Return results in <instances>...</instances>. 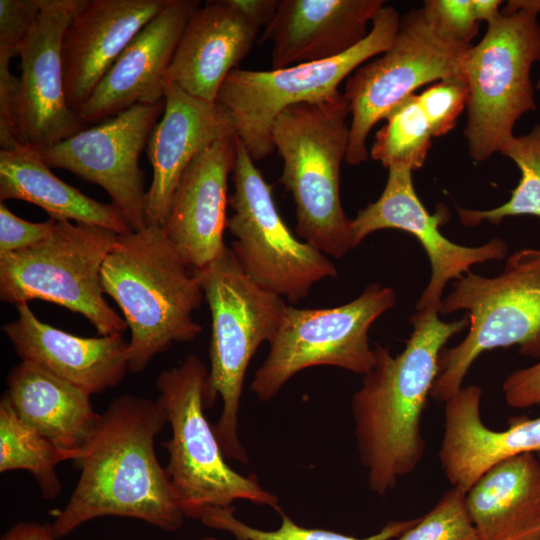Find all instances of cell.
<instances>
[{"label":"cell","mask_w":540,"mask_h":540,"mask_svg":"<svg viewBox=\"0 0 540 540\" xmlns=\"http://www.w3.org/2000/svg\"><path fill=\"white\" fill-rule=\"evenodd\" d=\"M166 423L157 400L122 395L110 403L74 461L80 476L51 524L56 539L103 516L138 519L165 531L182 527L184 512L154 447Z\"/></svg>","instance_id":"6da1fadb"},{"label":"cell","mask_w":540,"mask_h":540,"mask_svg":"<svg viewBox=\"0 0 540 540\" xmlns=\"http://www.w3.org/2000/svg\"><path fill=\"white\" fill-rule=\"evenodd\" d=\"M437 310L417 311L404 349L393 356L376 344V362L354 393L351 412L357 449L369 488L387 495L422 461L421 421L445 344L468 327L467 316L445 322Z\"/></svg>","instance_id":"7a4b0ae2"},{"label":"cell","mask_w":540,"mask_h":540,"mask_svg":"<svg viewBox=\"0 0 540 540\" xmlns=\"http://www.w3.org/2000/svg\"><path fill=\"white\" fill-rule=\"evenodd\" d=\"M101 281L130 329L129 371H143L173 343L191 342L201 333L193 313L203 291L162 226L118 234Z\"/></svg>","instance_id":"3957f363"},{"label":"cell","mask_w":540,"mask_h":540,"mask_svg":"<svg viewBox=\"0 0 540 540\" xmlns=\"http://www.w3.org/2000/svg\"><path fill=\"white\" fill-rule=\"evenodd\" d=\"M351 114L348 99H329L285 109L272 129L283 160L279 179L296 205V234L325 255L342 258L352 249L351 222L340 198V169L346 157Z\"/></svg>","instance_id":"277c9868"},{"label":"cell","mask_w":540,"mask_h":540,"mask_svg":"<svg viewBox=\"0 0 540 540\" xmlns=\"http://www.w3.org/2000/svg\"><path fill=\"white\" fill-rule=\"evenodd\" d=\"M211 313L210 369L205 406L222 400L214 432L225 458L248 462L240 442L238 416L247 368L259 346L271 343L280 326L284 299L255 284L241 269L232 250L193 270Z\"/></svg>","instance_id":"5b68a950"},{"label":"cell","mask_w":540,"mask_h":540,"mask_svg":"<svg viewBox=\"0 0 540 540\" xmlns=\"http://www.w3.org/2000/svg\"><path fill=\"white\" fill-rule=\"evenodd\" d=\"M459 310L467 312L469 330L459 344L441 352L430 393L444 403L460 390L485 351L518 346L522 355L540 359V249L515 251L497 276L469 271L455 280L439 314Z\"/></svg>","instance_id":"8992f818"},{"label":"cell","mask_w":540,"mask_h":540,"mask_svg":"<svg viewBox=\"0 0 540 540\" xmlns=\"http://www.w3.org/2000/svg\"><path fill=\"white\" fill-rule=\"evenodd\" d=\"M208 370L195 355H188L156 380L171 437L162 442L169 453L165 468L185 517L199 520L211 508L231 507L235 500L279 509L278 497L264 489L254 474L233 470L205 416Z\"/></svg>","instance_id":"52a82bcc"},{"label":"cell","mask_w":540,"mask_h":540,"mask_svg":"<svg viewBox=\"0 0 540 540\" xmlns=\"http://www.w3.org/2000/svg\"><path fill=\"white\" fill-rule=\"evenodd\" d=\"M471 47L425 4L401 16L390 47L359 66L346 80L343 94L352 114L347 164L367 161L366 141L373 126L417 88L443 79L464 78Z\"/></svg>","instance_id":"ba28073f"},{"label":"cell","mask_w":540,"mask_h":540,"mask_svg":"<svg viewBox=\"0 0 540 540\" xmlns=\"http://www.w3.org/2000/svg\"><path fill=\"white\" fill-rule=\"evenodd\" d=\"M117 235L95 225L57 221L42 241L0 257L1 301L55 303L84 316L99 335L122 334L127 324L106 301L101 281Z\"/></svg>","instance_id":"9c48e42d"},{"label":"cell","mask_w":540,"mask_h":540,"mask_svg":"<svg viewBox=\"0 0 540 540\" xmlns=\"http://www.w3.org/2000/svg\"><path fill=\"white\" fill-rule=\"evenodd\" d=\"M536 13L519 9L487 23L464 65L468 85L464 137L470 157L483 162L514 138L520 117L537 109L532 65L540 61V23Z\"/></svg>","instance_id":"30bf717a"},{"label":"cell","mask_w":540,"mask_h":540,"mask_svg":"<svg viewBox=\"0 0 540 540\" xmlns=\"http://www.w3.org/2000/svg\"><path fill=\"white\" fill-rule=\"evenodd\" d=\"M400 18L393 6L384 5L359 44L327 60L267 71L232 70L219 89L217 102L231 112L237 138L253 160L264 159L275 149L272 129L285 109L320 102L339 93L338 86L344 79L390 47Z\"/></svg>","instance_id":"8fae6325"},{"label":"cell","mask_w":540,"mask_h":540,"mask_svg":"<svg viewBox=\"0 0 540 540\" xmlns=\"http://www.w3.org/2000/svg\"><path fill=\"white\" fill-rule=\"evenodd\" d=\"M233 214L226 228L234 236L230 249L243 272L262 289L297 303L312 286L337 276L327 255L296 237L282 219L272 187L243 143L236 138Z\"/></svg>","instance_id":"7c38bea8"},{"label":"cell","mask_w":540,"mask_h":540,"mask_svg":"<svg viewBox=\"0 0 540 540\" xmlns=\"http://www.w3.org/2000/svg\"><path fill=\"white\" fill-rule=\"evenodd\" d=\"M395 304L392 287L373 283L337 307L286 306L268 355L255 372L252 391L260 401H268L290 378L313 366H335L363 376L369 373L376 362L369 329Z\"/></svg>","instance_id":"4fadbf2b"},{"label":"cell","mask_w":540,"mask_h":540,"mask_svg":"<svg viewBox=\"0 0 540 540\" xmlns=\"http://www.w3.org/2000/svg\"><path fill=\"white\" fill-rule=\"evenodd\" d=\"M163 110L164 100L136 104L101 124L40 149V154L50 168L67 170L101 186L130 230H140L147 226V192L139 160Z\"/></svg>","instance_id":"5bb4252c"},{"label":"cell","mask_w":540,"mask_h":540,"mask_svg":"<svg viewBox=\"0 0 540 540\" xmlns=\"http://www.w3.org/2000/svg\"><path fill=\"white\" fill-rule=\"evenodd\" d=\"M448 217L449 212L442 205L437 207L435 214L429 213L415 191L411 169L392 166L388 168V178L380 197L359 210L352 219V247H357L368 235L379 230L396 229L413 235L431 266L429 282L415 308L417 311H439L443 291L450 280L461 278L473 265L501 261L508 252L507 243L499 237L475 247L450 241L440 231Z\"/></svg>","instance_id":"9a60e30c"},{"label":"cell","mask_w":540,"mask_h":540,"mask_svg":"<svg viewBox=\"0 0 540 540\" xmlns=\"http://www.w3.org/2000/svg\"><path fill=\"white\" fill-rule=\"evenodd\" d=\"M87 0H42L23 43L20 78V140L43 149L88 128L70 108L64 86L62 42Z\"/></svg>","instance_id":"2e32d148"},{"label":"cell","mask_w":540,"mask_h":540,"mask_svg":"<svg viewBox=\"0 0 540 540\" xmlns=\"http://www.w3.org/2000/svg\"><path fill=\"white\" fill-rule=\"evenodd\" d=\"M163 100L162 118L146 145L153 169L146 194V223L162 227L189 164L217 141L237 138L233 116L221 103L193 97L168 81Z\"/></svg>","instance_id":"e0dca14e"},{"label":"cell","mask_w":540,"mask_h":540,"mask_svg":"<svg viewBox=\"0 0 540 540\" xmlns=\"http://www.w3.org/2000/svg\"><path fill=\"white\" fill-rule=\"evenodd\" d=\"M199 6L198 0H168L78 108L79 118L88 125L110 119L136 104L162 101L176 46L189 17Z\"/></svg>","instance_id":"ac0fdd59"},{"label":"cell","mask_w":540,"mask_h":540,"mask_svg":"<svg viewBox=\"0 0 540 540\" xmlns=\"http://www.w3.org/2000/svg\"><path fill=\"white\" fill-rule=\"evenodd\" d=\"M236 159V138L217 141L184 171L168 219L167 237L192 270L218 258L226 245L228 175Z\"/></svg>","instance_id":"d6986e66"},{"label":"cell","mask_w":540,"mask_h":540,"mask_svg":"<svg viewBox=\"0 0 540 540\" xmlns=\"http://www.w3.org/2000/svg\"><path fill=\"white\" fill-rule=\"evenodd\" d=\"M2 327L21 361L33 363L86 393L118 385L128 368L129 343L122 334L81 337L42 322L28 303Z\"/></svg>","instance_id":"ffe728a7"},{"label":"cell","mask_w":540,"mask_h":540,"mask_svg":"<svg viewBox=\"0 0 540 540\" xmlns=\"http://www.w3.org/2000/svg\"><path fill=\"white\" fill-rule=\"evenodd\" d=\"M168 0H87L62 42L65 94L77 112L137 33Z\"/></svg>","instance_id":"44dd1931"},{"label":"cell","mask_w":540,"mask_h":540,"mask_svg":"<svg viewBox=\"0 0 540 540\" xmlns=\"http://www.w3.org/2000/svg\"><path fill=\"white\" fill-rule=\"evenodd\" d=\"M383 0H279L260 41H271L272 69L339 56L369 33Z\"/></svg>","instance_id":"7402d4cb"},{"label":"cell","mask_w":540,"mask_h":540,"mask_svg":"<svg viewBox=\"0 0 540 540\" xmlns=\"http://www.w3.org/2000/svg\"><path fill=\"white\" fill-rule=\"evenodd\" d=\"M258 30L230 0L206 2L182 31L167 81L193 97L216 102L222 83L248 55Z\"/></svg>","instance_id":"603a6c76"},{"label":"cell","mask_w":540,"mask_h":540,"mask_svg":"<svg viewBox=\"0 0 540 540\" xmlns=\"http://www.w3.org/2000/svg\"><path fill=\"white\" fill-rule=\"evenodd\" d=\"M481 399L479 386H462L444 408L440 464L448 482L466 493L497 463L540 452V417L517 419L505 430H493L482 420Z\"/></svg>","instance_id":"cb8c5ba5"},{"label":"cell","mask_w":540,"mask_h":540,"mask_svg":"<svg viewBox=\"0 0 540 540\" xmlns=\"http://www.w3.org/2000/svg\"><path fill=\"white\" fill-rule=\"evenodd\" d=\"M535 453L505 459L466 493L480 540H540V460Z\"/></svg>","instance_id":"d4e9b609"},{"label":"cell","mask_w":540,"mask_h":540,"mask_svg":"<svg viewBox=\"0 0 540 540\" xmlns=\"http://www.w3.org/2000/svg\"><path fill=\"white\" fill-rule=\"evenodd\" d=\"M6 394L17 414L60 448L82 452L98 425L91 395L27 361L14 366Z\"/></svg>","instance_id":"484cf974"},{"label":"cell","mask_w":540,"mask_h":540,"mask_svg":"<svg viewBox=\"0 0 540 540\" xmlns=\"http://www.w3.org/2000/svg\"><path fill=\"white\" fill-rule=\"evenodd\" d=\"M8 199L39 206L56 221L95 225L117 234L131 231L115 205L99 202L56 177L39 149L28 144L0 150V200Z\"/></svg>","instance_id":"4316f807"},{"label":"cell","mask_w":540,"mask_h":540,"mask_svg":"<svg viewBox=\"0 0 540 540\" xmlns=\"http://www.w3.org/2000/svg\"><path fill=\"white\" fill-rule=\"evenodd\" d=\"M82 452L60 448L13 408L6 392L0 400V472L26 470L37 481L44 498L58 496L62 485L56 466L66 460L75 461Z\"/></svg>","instance_id":"83f0119b"},{"label":"cell","mask_w":540,"mask_h":540,"mask_svg":"<svg viewBox=\"0 0 540 540\" xmlns=\"http://www.w3.org/2000/svg\"><path fill=\"white\" fill-rule=\"evenodd\" d=\"M510 158L520 171V179L510 199L489 210L457 207L459 221L466 227L483 222L498 225L504 218L531 215L540 218V124L530 132L514 136L500 151Z\"/></svg>","instance_id":"f1b7e54d"},{"label":"cell","mask_w":540,"mask_h":540,"mask_svg":"<svg viewBox=\"0 0 540 540\" xmlns=\"http://www.w3.org/2000/svg\"><path fill=\"white\" fill-rule=\"evenodd\" d=\"M384 120L386 123L376 133L369 156L386 168L420 169L434 137L417 94L396 105Z\"/></svg>","instance_id":"f546056e"},{"label":"cell","mask_w":540,"mask_h":540,"mask_svg":"<svg viewBox=\"0 0 540 540\" xmlns=\"http://www.w3.org/2000/svg\"><path fill=\"white\" fill-rule=\"evenodd\" d=\"M234 510L233 506L211 508L206 510L199 520L210 528L230 533L236 540H393L419 519L389 521L379 532L366 538H356L332 531L302 527L284 513H281L282 522L278 529L261 530L236 518Z\"/></svg>","instance_id":"4dcf8cb0"},{"label":"cell","mask_w":540,"mask_h":540,"mask_svg":"<svg viewBox=\"0 0 540 540\" xmlns=\"http://www.w3.org/2000/svg\"><path fill=\"white\" fill-rule=\"evenodd\" d=\"M393 540H480L466 506V492L452 486L436 505Z\"/></svg>","instance_id":"1f68e13d"},{"label":"cell","mask_w":540,"mask_h":540,"mask_svg":"<svg viewBox=\"0 0 540 540\" xmlns=\"http://www.w3.org/2000/svg\"><path fill=\"white\" fill-rule=\"evenodd\" d=\"M468 97V85L464 78L434 82L417 94L433 137L445 135L456 126L459 116L467 108Z\"/></svg>","instance_id":"d6a6232c"},{"label":"cell","mask_w":540,"mask_h":540,"mask_svg":"<svg viewBox=\"0 0 540 540\" xmlns=\"http://www.w3.org/2000/svg\"><path fill=\"white\" fill-rule=\"evenodd\" d=\"M42 0H0V50L20 55L38 18Z\"/></svg>","instance_id":"836d02e7"},{"label":"cell","mask_w":540,"mask_h":540,"mask_svg":"<svg viewBox=\"0 0 540 540\" xmlns=\"http://www.w3.org/2000/svg\"><path fill=\"white\" fill-rule=\"evenodd\" d=\"M49 218L30 222L16 216L3 202L0 204V257L26 249L46 238L56 224Z\"/></svg>","instance_id":"e575fe53"},{"label":"cell","mask_w":540,"mask_h":540,"mask_svg":"<svg viewBox=\"0 0 540 540\" xmlns=\"http://www.w3.org/2000/svg\"><path fill=\"white\" fill-rule=\"evenodd\" d=\"M428 6L441 21L460 39L470 43L478 33L472 0H426Z\"/></svg>","instance_id":"d590c367"},{"label":"cell","mask_w":540,"mask_h":540,"mask_svg":"<svg viewBox=\"0 0 540 540\" xmlns=\"http://www.w3.org/2000/svg\"><path fill=\"white\" fill-rule=\"evenodd\" d=\"M502 391L506 403L512 408L540 405V360L511 372L503 382Z\"/></svg>","instance_id":"8d00e7d4"},{"label":"cell","mask_w":540,"mask_h":540,"mask_svg":"<svg viewBox=\"0 0 540 540\" xmlns=\"http://www.w3.org/2000/svg\"><path fill=\"white\" fill-rule=\"evenodd\" d=\"M230 2L258 28L266 27L273 19L279 0H230Z\"/></svg>","instance_id":"74e56055"},{"label":"cell","mask_w":540,"mask_h":540,"mask_svg":"<svg viewBox=\"0 0 540 540\" xmlns=\"http://www.w3.org/2000/svg\"><path fill=\"white\" fill-rule=\"evenodd\" d=\"M1 540H57L50 524L21 521L5 532Z\"/></svg>","instance_id":"f35d334b"},{"label":"cell","mask_w":540,"mask_h":540,"mask_svg":"<svg viewBox=\"0 0 540 540\" xmlns=\"http://www.w3.org/2000/svg\"><path fill=\"white\" fill-rule=\"evenodd\" d=\"M500 0H472V8L477 22L487 23L496 18L499 14Z\"/></svg>","instance_id":"ab89813d"},{"label":"cell","mask_w":540,"mask_h":540,"mask_svg":"<svg viewBox=\"0 0 540 540\" xmlns=\"http://www.w3.org/2000/svg\"><path fill=\"white\" fill-rule=\"evenodd\" d=\"M525 9L536 14L540 13V0H512L508 1L506 6L501 11L503 14L511 13L515 10ZM536 89L540 91V76L536 83Z\"/></svg>","instance_id":"60d3db41"},{"label":"cell","mask_w":540,"mask_h":540,"mask_svg":"<svg viewBox=\"0 0 540 540\" xmlns=\"http://www.w3.org/2000/svg\"><path fill=\"white\" fill-rule=\"evenodd\" d=\"M198 540H221V539H217V538H213V537H206V538H201V539H198Z\"/></svg>","instance_id":"b9f144b4"},{"label":"cell","mask_w":540,"mask_h":540,"mask_svg":"<svg viewBox=\"0 0 540 540\" xmlns=\"http://www.w3.org/2000/svg\"><path fill=\"white\" fill-rule=\"evenodd\" d=\"M537 456H538V458H539V460H540V452H539V453H537Z\"/></svg>","instance_id":"7bdbcfd3"}]
</instances>
